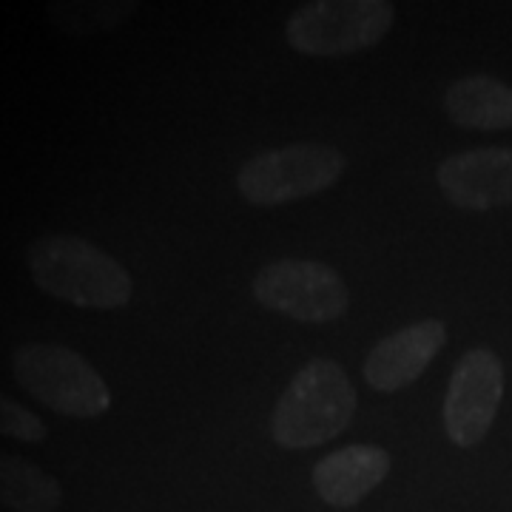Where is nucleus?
<instances>
[{"mask_svg":"<svg viewBox=\"0 0 512 512\" xmlns=\"http://www.w3.org/2000/svg\"><path fill=\"white\" fill-rule=\"evenodd\" d=\"M15 379L40 404L69 419H97L111 410V390L80 353L60 345H20Z\"/></svg>","mask_w":512,"mask_h":512,"instance_id":"nucleus-3","label":"nucleus"},{"mask_svg":"<svg viewBox=\"0 0 512 512\" xmlns=\"http://www.w3.org/2000/svg\"><path fill=\"white\" fill-rule=\"evenodd\" d=\"M26 262L43 293L74 308L117 311L131 302V276L103 248L83 237H40L29 245Z\"/></svg>","mask_w":512,"mask_h":512,"instance_id":"nucleus-1","label":"nucleus"},{"mask_svg":"<svg viewBox=\"0 0 512 512\" xmlns=\"http://www.w3.org/2000/svg\"><path fill=\"white\" fill-rule=\"evenodd\" d=\"M444 111L458 128H473V131L512 128V86L490 74L461 77L444 94Z\"/></svg>","mask_w":512,"mask_h":512,"instance_id":"nucleus-11","label":"nucleus"},{"mask_svg":"<svg viewBox=\"0 0 512 512\" xmlns=\"http://www.w3.org/2000/svg\"><path fill=\"white\" fill-rule=\"evenodd\" d=\"M63 490L55 476L20 456L0 453V507L9 512H57Z\"/></svg>","mask_w":512,"mask_h":512,"instance_id":"nucleus-12","label":"nucleus"},{"mask_svg":"<svg viewBox=\"0 0 512 512\" xmlns=\"http://www.w3.org/2000/svg\"><path fill=\"white\" fill-rule=\"evenodd\" d=\"M436 183L464 211H493L512 202V146L473 148L439 165Z\"/></svg>","mask_w":512,"mask_h":512,"instance_id":"nucleus-8","label":"nucleus"},{"mask_svg":"<svg viewBox=\"0 0 512 512\" xmlns=\"http://www.w3.org/2000/svg\"><path fill=\"white\" fill-rule=\"evenodd\" d=\"M137 12V0H66L49 3L43 9V20L63 37H97L120 29Z\"/></svg>","mask_w":512,"mask_h":512,"instance_id":"nucleus-13","label":"nucleus"},{"mask_svg":"<svg viewBox=\"0 0 512 512\" xmlns=\"http://www.w3.org/2000/svg\"><path fill=\"white\" fill-rule=\"evenodd\" d=\"M390 473V453L373 444L336 450L313 467V490L330 507H356Z\"/></svg>","mask_w":512,"mask_h":512,"instance_id":"nucleus-10","label":"nucleus"},{"mask_svg":"<svg viewBox=\"0 0 512 512\" xmlns=\"http://www.w3.org/2000/svg\"><path fill=\"white\" fill-rule=\"evenodd\" d=\"M0 436L26 441V444H37V441H43L49 436V430H46L43 419L35 416L29 407L9 399L6 393H0Z\"/></svg>","mask_w":512,"mask_h":512,"instance_id":"nucleus-14","label":"nucleus"},{"mask_svg":"<svg viewBox=\"0 0 512 512\" xmlns=\"http://www.w3.org/2000/svg\"><path fill=\"white\" fill-rule=\"evenodd\" d=\"M345 157L322 143H293L256 154L239 168L237 188L251 205H282L328 191L345 171Z\"/></svg>","mask_w":512,"mask_h":512,"instance_id":"nucleus-5","label":"nucleus"},{"mask_svg":"<svg viewBox=\"0 0 512 512\" xmlns=\"http://www.w3.org/2000/svg\"><path fill=\"white\" fill-rule=\"evenodd\" d=\"M356 413V390L330 359L302 367L276 402L271 436L285 450H311L336 439Z\"/></svg>","mask_w":512,"mask_h":512,"instance_id":"nucleus-2","label":"nucleus"},{"mask_svg":"<svg viewBox=\"0 0 512 512\" xmlns=\"http://www.w3.org/2000/svg\"><path fill=\"white\" fill-rule=\"evenodd\" d=\"M393 20L396 6L387 0H316L288 18L285 40L299 55H353L376 46Z\"/></svg>","mask_w":512,"mask_h":512,"instance_id":"nucleus-4","label":"nucleus"},{"mask_svg":"<svg viewBox=\"0 0 512 512\" xmlns=\"http://www.w3.org/2000/svg\"><path fill=\"white\" fill-rule=\"evenodd\" d=\"M447 342V328L439 319H424L410 328L396 330L367 353L362 373L379 393H396L413 384L436 359Z\"/></svg>","mask_w":512,"mask_h":512,"instance_id":"nucleus-9","label":"nucleus"},{"mask_svg":"<svg viewBox=\"0 0 512 512\" xmlns=\"http://www.w3.org/2000/svg\"><path fill=\"white\" fill-rule=\"evenodd\" d=\"M254 296L268 311L316 325L339 319L350 305L342 276L313 259H279L265 265L254 279Z\"/></svg>","mask_w":512,"mask_h":512,"instance_id":"nucleus-6","label":"nucleus"},{"mask_svg":"<svg viewBox=\"0 0 512 512\" xmlns=\"http://www.w3.org/2000/svg\"><path fill=\"white\" fill-rule=\"evenodd\" d=\"M504 399V367L493 350L476 348L458 359L444 399V430L456 447H476L493 427Z\"/></svg>","mask_w":512,"mask_h":512,"instance_id":"nucleus-7","label":"nucleus"}]
</instances>
